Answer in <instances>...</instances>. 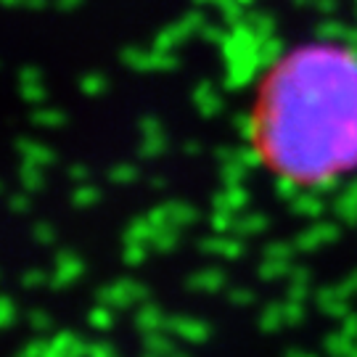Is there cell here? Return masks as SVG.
<instances>
[{
  "label": "cell",
  "mask_w": 357,
  "mask_h": 357,
  "mask_svg": "<svg viewBox=\"0 0 357 357\" xmlns=\"http://www.w3.org/2000/svg\"><path fill=\"white\" fill-rule=\"evenodd\" d=\"M259 159L294 185L357 172V51L315 40L278 56L252 103Z\"/></svg>",
  "instance_id": "cell-1"
}]
</instances>
